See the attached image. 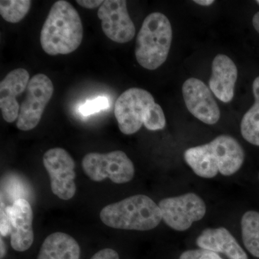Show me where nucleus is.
<instances>
[{
	"instance_id": "c85d7f7f",
	"label": "nucleus",
	"mask_w": 259,
	"mask_h": 259,
	"mask_svg": "<svg viewBox=\"0 0 259 259\" xmlns=\"http://www.w3.org/2000/svg\"><path fill=\"white\" fill-rule=\"evenodd\" d=\"M194 2L196 4L202 5V6H209V5H212L214 3L213 0H195Z\"/></svg>"
},
{
	"instance_id": "7ed1b4c3",
	"label": "nucleus",
	"mask_w": 259,
	"mask_h": 259,
	"mask_svg": "<svg viewBox=\"0 0 259 259\" xmlns=\"http://www.w3.org/2000/svg\"><path fill=\"white\" fill-rule=\"evenodd\" d=\"M171 42L169 20L161 13H151L145 18L136 37V60L144 69H158L166 61Z\"/></svg>"
},
{
	"instance_id": "7c9ffc66",
	"label": "nucleus",
	"mask_w": 259,
	"mask_h": 259,
	"mask_svg": "<svg viewBox=\"0 0 259 259\" xmlns=\"http://www.w3.org/2000/svg\"><path fill=\"white\" fill-rule=\"evenodd\" d=\"M255 104H256L257 105H258V106L259 107V103H255Z\"/></svg>"
},
{
	"instance_id": "a878e982",
	"label": "nucleus",
	"mask_w": 259,
	"mask_h": 259,
	"mask_svg": "<svg viewBox=\"0 0 259 259\" xmlns=\"http://www.w3.org/2000/svg\"><path fill=\"white\" fill-rule=\"evenodd\" d=\"M10 234V222L7 213L5 212V208H1V235L7 236Z\"/></svg>"
},
{
	"instance_id": "c756f323",
	"label": "nucleus",
	"mask_w": 259,
	"mask_h": 259,
	"mask_svg": "<svg viewBox=\"0 0 259 259\" xmlns=\"http://www.w3.org/2000/svg\"><path fill=\"white\" fill-rule=\"evenodd\" d=\"M5 253H6V249H5V243H3L1 238V259L4 258Z\"/></svg>"
},
{
	"instance_id": "1a4fd4ad",
	"label": "nucleus",
	"mask_w": 259,
	"mask_h": 259,
	"mask_svg": "<svg viewBox=\"0 0 259 259\" xmlns=\"http://www.w3.org/2000/svg\"><path fill=\"white\" fill-rule=\"evenodd\" d=\"M104 33L112 41L126 44L133 40L136 28L127 12L125 0H106L98 10Z\"/></svg>"
},
{
	"instance_id": "9d476101",
	"label": "nucleus",
	"mask_w": 259,
	"mask_h": 259,
	"mask_svg": "<svg viewBox=\"0 0 259 259\" xmlns=\"http://www.w3.org/2000/svg\"><path fill=\"white\" fill-rule=\"evenodd\" d=\"M182 94L187 110L196 118L207 125L217 123L221 118V111L211 90L203 81L197 78L186 80Z\"/></svg>"
},
{
	"instance_id": "f03ea898",
	"label": "nucleus",
	"mask_w": 259,
	"mask_h": 259,
	"mask_svg": "<svg viewBox=\"0 0 259 259\" xmlns=\"http://www.w3.org/2000/svg\"><path fill=\"white\" fill-rule=\"evenodd\" d=\"M100 216L107 226L129 231H150L162 221L158 204L144 194L131 196L108 204L100 211Z\"/></svg>"
},
{
	"instance_id": "cd10ccee",
	"label": "nucleus",
	"mask_w": 259,
	"mask_h": 259,
	"mask_svg": "<svg viewBox=\"0 0 259 259\" xmlns=\"http://www.w3.org/2000/svg\"><path fill=\"white\" fill-rule=\"evenodd\" d=\"M252 23H253V27H254L255 30L259 33V12L255 13L254 16L253 17Z\"/></svg>"
},
{
	"instance_id": "dca6fc26",
	"label": "nucleus",
	"mask_w": 259,
	"mask_h": 259,
	"mask_svg": "<svg viewBox=\"0 0 259 259\" xmlns=\"http://www.w3.org/2000/svg\"><path fill=\"white\" fill-rule=\"evenodd\" d=\"M80 254L79 243L72 236L56 232L46 238L37 259H79Z\"/></svg>"
},
{
	"instance_id": "9b49d317",
	"label": "nucleus",
	"mask_w": 259,
	"mask_h": 259,
	"mask_svg": "<svg viewBox=\"0 0 259 259\" xmlns=\"http://www.w3.org/2000/svg\"><path fill=\"white\" fill-rule=\"evenodd\" d=\"M5 212L9 219L12 248L19 252L28 250L34 241L33 214L30 203L25 199H16Z\"/></svg>"
},
{
	"instance_id": "4468645a",
	"label": "nucleus",
	"mask_w": 259,
	"mask_h": 259,
	"mask_svg": "<svg viewBox=\"0 0 259 259\" xmlns=\"http://www.w3.org/2000/svg\"><path fill=\"white\" fill-rule=\"evenodd\" d=\"M209 144L217 160L221 175L231 176L241 168L245 159L244 150L234 138L221 135Z\"/></svg>"
},
{
	"instance_id": "5701e85b",
	"label": "nucleus",
	"mask_w": 259,
	"mask_h": 259,
	"mask_svg": "<svg viewBox=\"0 0 259 259\" xmlns=\"http://www.w3.org/2000/svg\"><path fill=\"white\" fill-rule=\"evenodd\" d=\"M180 259H223L217 253L211 250L196 249L187 250L180 255Z\"/></svg>"
},
{
	"instance_id": "2eb2a0df",
	"label": "nucleus",
	"mask_w": 259,
	"mask_h": 259,
	"mask_svg": "<svg viewBox=\"0 0 259 259\" xmlns=\"http://www.w3.org/2000/svg\"><path fill=\"white\" fill-rule=\"evenodd\" d=\"M196 243L202 249L223 253L230 259H248L236 238L225 228L204 230L197 237Z\"/></svg>"
},
{
	"instance_id": "bb28decb",
	"label": "nucleus",
	"mask_w": 259,
	"mask_h": 259,
	"mask_svg": "<svg viewBox=\"0 0 259 259\" xmlns=\"http://www.w3.org/2000/svg\"><path fill=\"white\" fill-rule=\"evenodd\" d=\"M253 93L254 95L255 103H259V76L255 78L253 81Z\"/></svg>"
},
{
	"instance_id": "f257e3e1",
	"label": "nucleus",
	"mask_w": 259,
	"mask_h": 259,
	"mask_svg": "<svg viewBox=\"0 0 259 259\" xmlns=\"http://www.w3.org/2000/svg\"><path fill=\"white\" fill-rule=\"evenodd\" d=\"M83 32L82 22L77 10L69 2H56L40 32L42 50L51 56L71 54L81 45Z\"/></svg>"
},
{
	"instance_id": "20e7f679",
	"label": "nucleus",
	"mask_w": 259,
	"mask_h": 259,
	"mask_svg": "<svg viewBox=\"0 0 259 259\" xmlns=\"http://www.w3.org/2000/svg\"><path fill=\"white\" fill-rule=\"evenodd\" d=\"M81 166L85 175L96 182L109 178L113 183L125 184L131 182L135 175L134 163L121 151L89 153L83 158Z\"/></svg>"
},
{
	"instance_id": "aec40b11",
	"label": "nucleus",
	"mask_w": 259,
	"mask_h": 259,
	"mask_svg": "<svg viewBox=\"0 0 259 259\" xmlns=\"http://www.w3.org/2000/svg\"><path fill=\"white\" fill-rule=\"evenodd\" d=\"M241 132L245 141L259 146V107L256 104H253L243 115Z\"/></svg>"
},
{
	"instance_id": "6ab92c4d",
	"label": "nucleus",
	"mask_w": 259,
	"mask_h": 259,
	"mask_svg": "<svg viewBox=\"0 0 259 259\" xmlns=\"http://www.w3.org/2000/svg\"><path fill=\"white\" fill-rule=\"evenodd\" d=\"M31 3L30 0H1L0 14L7 22L18 23L28 14Z\"/></svg>"
},
{
	"instance_id": "a211bd4d",
	"label": "nucleus",
	"mask_w": 259,
	"mask_h": 259,
	"mask_svg": "<svg viewBox=\"0 0 259 259\" xmlns=\"http://www.w3.org/2000/svg\"><path fill=\"white\" fill-rule=\"evenodd\" d=\"M242 239L250 254L259 258V212L248 211L241 219Z\"/></svg>"
},
{
	"instance_id": "0eeeda50",
	"label": "nucleus",
	"mask_w": 259,
	"mask_h": 259,
	"mask_svg": "<svg viewBox=\"0 0 259 259\" xmlns=\"http://www.w3.org/2000/svg\"><path fill=\"white\" fill-rule=\"evenodd\" d=\"M158 206L162 220L177 231H187L193 223L202 220L206 214L205 203L194 193L162 199Z\"/></svg>"
},
{
	"instance_id": "b1692460",
	"label": "nucleus",
	"mask_w": 259,
	"mask_h": 259,
	"mask_svg": "<svg viewBox=\"0 0 259 259\" xmlns=\"http://www.w3.org/2000/svg\"><path fill=\"white\" fill-rule=\"evenodd\" d=\"M90 259H120L118 253L111 248H104L99 250Z\"/></svg>"
},
{
	"instance_id": "39448f33",
	"label": "nucleus",
	"mask_w": 259,
	"mask_h": 259,
	"mask_svg": "<svg viewBox=\"0 0 259 259\" xmlns=\"http://www.w3.org/2000/svg\"><path fill=\"white\" fill-rule=\"evenodd\" d=\"M54 83L44 74L34 75L26 89V96L20 105L17 127L28 131L35 128L54 94Z\"/></svg>"
},
{
	"instance_id": "2f4dec72",
	"label": "nucleus",
	"mask_w": 259,
	"mask_h": 259,
	"mask_svg": "<svg viewBox=\"0 0 259 259\" xmlns=\"http://www.w3.org/2000/svg\"><path fill=\"white\" fill-rule=\"evenodd\" d=\"M257 3H258V4H259V0H258V1H257Z\"/></svg>"
},
{
	"instance_id": "4be33fe9",
	"label": "nucleus",
	"mask_w": 259,
	"mask_h": 259,
	"mask_svg": "<svg viewBox=\"0 0 259 259\" xmlns=\"http://www.w3.org/2000/svg\"><path fill=\"white\" fill-rule=\"evenodd\" d=\"M109 106L108 100L106 97H99L93 100H89L79 107V112L81 115L88 116L95 112L101 111Z\"/></svg>"
},
{
	"instance_id": "f8f14e48",
	"label": "nucleus",
	"mask_w": 259,
	"mask_h": 259,
	"mask_svg": "<svg viewBox=\"0 0 259 259\" xmlns=\"http://www.w3.org/2000/svg\"><path fill=\"white\" fill-rule=\"evenodd\" d=\"M30 80L28 71L23 68L13 70L2 80L0 109L7 122L11 123L18 120L20 106L16 98L26 90Z\"/></svg>"
},
{
	"instance_id": "6e6552de",
	"label": "nucleus",
	"mask_w": 259,
	"mask_h": 259,
	"mask_svg": "<svg viewBox=\"0 0 259 259\" xmlns=\"http://www.w3.org/2000/svg\"><path fill=\"white\" fill-rule=\"evenodd\" d=\"M42 163L50 178L53 193L63 200L76 194L75 162L69 152L61 148H51L44 153Z\"/></svg>"
},
{
	"instance_id": "393cba45",
	"label": "nucleus",
	"mask_w": 259,
	"mask_h": 259,
	"mask_svg": "<svg viewBox=\"0 0 259 259\" xmlns=\"http://www.w3.org/2000/svg\"><path fill=\"white\" fill-rule=\"evenodd\" d=\"M104 1L102 0H77L76 3L82 8L86 9H96L100 8L101 5L103 4Z\"/></svg>"
},
{
	"instance_id": "ddd939ff",
	"label": "nucleus",
	"mask_w": 259,
	"mask_h": 259,
	"mask_svg": "<svg viewBox=\"0 0 259 259\" xmlns=\"http://www.w3.org/2000/svg\"><path fill=\"white\" fill-rule=\"evenodd\" d=\"M237 79L238 69L232 59L224 54L216 56L212 61L209 86L218 100L226 103L232 101Z\"/></svg>"
},
{
	"instance_id": "f3484780",
	"label": "nucleus",
	"mask_w": 259,
	"mask_h": 259,
	"mask_svg": "<svg viewBox=\"0 0 259 259\" xmlns=\"http://www.w3.org/2000/svg\"><path fill=\"white\" fill-rule=\"evenodd\" d=\"M184 158L197 176L211 179L219 172L217 160L209 144L189 148Z\"/></svg>"
},
{
	"instance_id": "423d86ee",
	"label": "nucleus",
	"mask_w": 259,
	"mask_h": 259,
	"mask_svg": "<svg viewBox=\"0 0 259 259\" xmlns=\"http://www.w3.org/2000/svg\"><path fill=\"white\" fill-rule=\"evenodd\" d=\"M154 102L153 95L144 89H128L120 95L115 102V116L121 132L125 135L137 133Z\"/></svg>"
},
{
	"instance_id": "412c9836",
	"label": "nucleus",
	"mask_w": 259,
	"mask_h": 259,
	"mask_svg": "<svg viewBox=\"0 0 259 259\" xmlns=\"http://www.w3.org/2000/svg\"><path fill=\"white\" fill-rule=\"evenodd\" d=\"M166 122V117L161 107L154 102L150 106L146 112L144 125L149 131H160L164 128Z\"/></svg>"
}]
</instances>
